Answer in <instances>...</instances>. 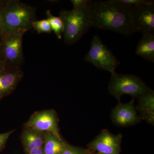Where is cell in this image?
I'll return each mask as SVG.
<instances>
[{
  "label": "cell",
  "instance_id": "cell-1",
  "mask_svg": "<svg viewBox=\"0 0 154 154\" xmlns=\"http://www.w3.org/2000/svg\"><path fill=\"white\" fill-rule=\"evenodd\" d=\"M88 8L92 27L115 31L127 36L134 33L130 6L119 0L89 1Z\"/></svg>",
  "mask_w": 154,
  "mask_h": 154
},
{
  "label": "cell",
  "instance_id": "cell-2",
  "mask_svg": "<svg viewBox=\"0 0 154 154\" xmlns=\"http://www.w3.org/2000/svg\"><path fill=\"white\" fill-rule=\"evenodd\" d=\"M4 34L24 33L36 20V8L18 0L0 1Z\"/></svg>",
  "mask_w": 154,
  "mask_h": 154
},
{
  "label": "cell",
  "instance_id": "cell-3",
  "mask_svg": "<svg viewBox=\"0 0 154 154\" xmlns=\"http://www.w3.org/2000/svg\"><path fill=\"white\" fill-rule=\"evenodd\" d=\"M59 17L64 25V41L68 45L77 43L92 27L88 5L78 10H63Z\"/></svg>",
  "mask_w": 154,
  "mask_h": 154
},
{
  "label": "cell",
  "instance_id": "cell-4",
  "mask_svg": "<svg viewBox=\"0 0 154 154\" xmlns=\"http://www.w3.org/2000/svg\"><path fill=\"white\" fill-rule=\"evenodd\" d=\"M149 88L140 78L134 75H121L111 73L108 89L109 94L120 102L121 96L128 95L138 98L149 91Z\"/></svg>",
  "mask_w": 154,
  "mask_h": 154
},
{
  "label": "cell",
  "instance_id": "cell-5",
  "mask_svg": "<svg viewBox=\"0 0 154 154\" xmlns=\"http://www.w3.org/2000/svg\"><path fill=\"white\" fill-rule=\"evenodd\" d=\"M84 60L92 64L99 69L110 72V73L115 71L120 63L98 36H94L92 39L91 48Z\"/></svg>",
  "mask_w": 154,
  "mask_h": 154
},
{
  "label": "cell",
  "instance_id": "cell-6",
  "mask_svg": "<svg viewBox=\"0 0 154 154\" xmlns=\"http://www.w3.org/2000/svg\"><path fill=\"white\" fill-rule=\"evenodd\" d=\"M24 34L7 33L0 39L1 58L7 67L21 68L24 61L22 41Z\"/></svg>",
  "mask_w": 154,
  "mask_h": 154
},
{
  "label": "cell",
  "instance_id": "cell-7",
  "mask_svg": "<svg viewBox=\"0 0 154 154\" xmlns=\"http://www.w3.org/2000/svg\"><path fill=\"white\" fill-rule=\"evenodd\" d=\"M130 16L134 33L154 34V4L131 6Z\"/></svg>",
  "mask_w": 154,
  "mask_h": 154
},
{
  "label": "cell",
  "instance_id": "cell-8",
  "mask_svg": "<svg viewBox=\"0 0 154 154\" xmlns=\"http://www.w3.org/2000/svg\"><path fill=\"white\" fill-rule=\"evenodd\" d=\"M122 135L113 134L104 129L88 145V150L100 154H119Z\"/></svg>",
  "mask_w": 154,
  "mask_h": 154
},
{
  "label": "cell",
  "instance_id": "cell-9",
  "mask_svg": "<svg viewBox=\"0 0 154 154\" xmlns=\"http://www.w3.org/2000/svg\"><path fill=\"white\" fill-rule=\"evenodd\" d=\"M25 125L42 132L51 133L61 137L57 114L53 109L35 112L30 116Z\"/></svg>",
  "mask_w": 154,
  "mask_h": 154
},
{
  "label": "cell",
  "instance_id": "cell-10",
  "mask_svg": "<svg viewBox=\"0 0 154 154\" xmlns=\"http://www.w3.org/2000/svg\"><path fill=\"white\" fill-rule=\"evenodd\" d=\"M111 119L115 125L122 127L135 125L142 121L134 105V99L125 104L119 102L111 111Z\"/></svg>",
  "mask_w": 154,
  "mask_h": 154
},
{
  "label": "cell",
  "instance_id": "cell-11",
  "mask_svg": "<svg viewBox=\"0 0 154 154\" xmlns=\"http://www.w3.org/2000/svg\"><path fill=\"white\" fill-rule=\"evenodd\" d=\"M23 76L21 68L7 67L0 72V99L12 94Z\"/></svg>",
  "mask_w": 154,
  "mask_h": 154
},
{
  "label": "cell",
  "instance_id": "cell-12",
  "mask_svg": "<svg viewBox=\"0 0 154 154\" xmlns=\"http://www.w3.org/2000/svg\"><path fill=\"white\" fill-rule=\"evenodd\" d=\"M138 104L136 107L142 120L154 125V91L151 89L138 97Z\"/></svg>",
  "mask_w": 154,
  "mask_h": 154
},
{
  "label": "cell",
  "instance_id": "cell-13",
  "mask_svg": "<svg viewBox=\"0 0 154 154\" xmlns=\"http://www.w3.org/2000/svg\"><path fill=\"white\" fill-rule=\"evenodd\" d=\"M45 139V132L25 125L21 135V141L25 152L42 147Z\"/></svg>",
  "mask_w": 154,
  "mask_h": 154
},
{
  "label": "cell",
  "instance_id": "cell-14",
  "mask_svg": "<svg viewBox=\"0 0 154 154\" xmlns=\"http://www.w3.org/2000/svg\"><path fill=\"white\" fill-rule=\"evenodd\" d=\"M136 54L146 60L154 62V34H143L136 48Z\"/></svg>",
  "mask_w": 154,
  "mask_h": 154
},
{
  "label": "cell",
  "instance_id": "cell-15",
  "mask_svg": "<svg viewBox=\"0 0 154 154\" xmlns=\"http://www.w3.org/2000/svg\"><path fill=\"white\" fill-rule=\"evenodd\" d=\"M66 143L61 137L50 132H45L43 148L45 154H61L65 148Z\"/></svg>",
  "mask_w": 154,
  "mask_h": 154
},
{
  "label": "cell",
  "instance_id": "cell-16",
  "mask_svg": "<svg viewBox=\"0 0 154 154\" xmlns=\"http://www.w3.org/2000/svg\"><path fill=\"white\" fill-rule=\"evenodd\" d=\"M46 15L52 31L54 32L58 39H61L64 31V25L62 20L60 17L52 15L50 10L46 11Z\"/></svg>",
  "mask_w": 154,
  "mask_h": 154
},
{
  "label": "cell",
  "instance_id": "cell-17",
  "mask_svg": "<svg viewBox=\"0 0 154 154\" xmlns=\"http://www.w3.org/2000/svg\"><path fill=\"white\" fill-rule=\"evenodd\" d=\"M32 28L38 33H49L52 31L50 25L47 19L34 21L33 23Z\"/></svg>",
  "mask_w": 154,
  "mask_h": 154
},
{
  "label": "cell",
  "instance_id": "cell-18",
  "mask_svg": "<svg viewBox=\"0 0 154 154\" xmlns=\"http://www.w3.org/2000/svg\"><path fill=\"white\" fill-rule=\"evenodd\" d=\"M88 152V149L75 146L67 143L65 148L61 154H87Z\"/></svg>",
  "mask_w": 154,
  "mask_h": 154
},
{
  "label": "cell",
  "instance_id": "cell-19",
  "mask_svg": "<svg viewBox=\"0 0 154 154\" xmlns=\"http://www.w3.org/2000/svg\"><path fill=\"white\" fill-rule=\"evenodd\" d=\"M119 1L120 2L130 6L154 4L153 1H146V0H119Z\"/></svg>",
  "mask_w": 154,
  "mask_h": 154
},
{
  "label": "cell",
  "instance_id": "cell-20",
  "mask_svg": "<svg viewBox=\"0 0 154 154\" xmlns=\"http://www.w3.org/2000/svg\"><path fill=\"white\" fill-rule=\"evenodd\" d=\"M15 130L11 131L4 133L0 134V151L3 149L10 136Z\"/></svg>",
  "mask_w": 154,
  "mask_h": 154
},
{
  "label": "cell",
  "instance_id": "cell-21",
  "mask_svg": "<svg viewBox=\"0 0 154 154\" xmlns=\"http://www.w3.org/2000/svg\"><path fill=\"white\" fill-rule=\"evenodd\" d=\"M73 6V10H78L83 7H86L88 5L89 0H72L71 1Z\"/></svg>",
  "mask_w": 154,
  "mask_h": 154
},
{
  "label": "cell",
  "instance_id": "cell-22",
  "mask_svg": "<svg viewBox=\"0 0 154 154\" xmlns=\"http://www.w3.org/2000/svg\"><path fill=\"white\" fill-rule=\"evenodd\" d=\"M26 152V154H45L43 151V148L33 149Z\"/></svg>",
  "mask_w": 154,
  "mask_h": 154
},
{
  "label": "cell",
  "instance_id": "cell-23",
  "mask_svg": "<svg viewBox=\"0 0 154 154\" xmlns=\"http://www.w3.org/2000/svg\"><path fill=\"white\" fill-rule=\"evenodd\" d=\"M4 33L2 15V9L0 8V39L2 37Z\"/></svg>",
  "mask_w": 154,
  "mask_h": 154
},
{
  "label": "cell",
  "instance_id": "cell-24",
  "mask_svg": "<svg viewBox=\"0 0 154 154\" xmlns=\"http://www.w3.org/2000/svg\"><path fill=\"white\" fill-rule=\"evenodd\" d=\"M7 68L5 63L4 62V61L0 58V72L3 71Z\"/></svg>",
  "mask_w": 154,
  "mask_h": 154
},
{
  "label": "cell",
  "instance_id": "cell-25",
  "mask_svg": "<svg viewBox=\"0 0 154 154\" xmlns=\"http://www.w3.org/2000/svg\"><path fill=\"white\" fill-rule=\"evenodd\" d=\"M90 151L91 152V154H100L96 152L92 151L90 150Z\"/></svg>",
  "mask_w": 154,
  "mask_h": 154
},
{
  "label": "cell",
  "instance_id": "cell-26",
  "mask_svg": "<svg viewBox=\"0 0 154 154\" xmlns=\"http://www.w3.org/2000/svg\"><path fill=\"white\" fill-rule=\"evenodd\" d=\"M87 154H91V152L90 151V150H89V152H88V153Z\"/></svg>",
  "mask_w": 154,
  "mask_h": 154
},
{
  "label": "cell",
  "instance_id": "cell-27",
  "mask_svg": "<svg viewBox=\"0 0 154 154\" xmlns=\"http://www.w3.org/2000/svg\"><path fill=\"white\" fill-rule=\"evenodd\" d=\"M0 58H1V47H0Z\"/></svg>",
  "mask_w": 154,
  "mask_h": 154
}]
</instances>
